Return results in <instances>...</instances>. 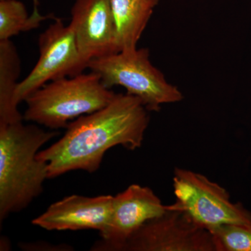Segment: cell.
Here are the masks:
<instances>
[{
	"label": "cell",
	"mask_w": 251,
	"mask_h": 251,
	"mask_svg": "<svg viewBox=\"0 0 251 251\" xmlns=\"http://www.w3.org/2000/svg\"><path fill=\"white\" fill-rule=\"evenodd\" d=\"M150 112L139 99L117 94L105 108L68 125L62 138L37 153L47 162L49 179L68 172L98 171L108 150L121 145L140 148L150 123Z\"/></svg>",
	"instance_id": "obj_1"
},
{
	"label": "cell",
	"mask_w": 251,
	"mask_h": 251,
	"mask_svg": "<svg viewBox=\"0 0 251 251\" xmlns=\"http://www.w3.org/2000/svg\"><path fill=\"white\" fill-rule=\"evenodd\" d=\"M59 135L23 121L0 125V221L27 207L43 192L49 179L47 162L39 149Z\"/></svg>",
	"instance_id": "obj_2"
},
{
	"label": "cell",
	"mask_w": 251,
	"mask_h": 251,
	"mask_svg": "<svg viewBox=\"0 0 251 251\" xmlns=\"http://www.w3.org/2000/svg\"><path fill=\"white\" fill-rule=\"evenodd\" d=\"M116 94L92 72L63 77L46 84L25 99L23 119L50 129L67 128L69 120L105 108Z\"/></svg>",
	"instance_id": "obj_3"
},
{
	"label": "cell",
	"mask_w": 251,
	"mask_h": 251,
	"mask_svg": "<svg viewBox=\"0 0 251 251\" xmlns=\"http://www.w3.org/2000/svg\"><path fill=\"white\" fill-rule=\"evenodd\" d=\"M87 68L98 74L105 87L121 86L150 112L159 111L164 104L178 103L184 98L181 91L151 64L148 49L136 48L93 59Z\"/></svg>",
	"instance_id": "obj_4"
},
{
	"label": "cell",
	"mask_w": 251,
	"mask_h": 251,
	"mask_svg": "<svg viewBox=\"0 0 251 251\" xmlns=\"http://www.w3.org/2000/svg\"><path fill=\"white\" fill-rule=\"evenodd\" d=\"M175 209L196 225L210 231L225 224L251 226V212L234 203L226 188L195 172L176 168L173 175Z\"/></svg>",
	"instance_id": "obj_5"
},
{
	"label": "cell",
	"mask_w": 251,
	"mask_h": 251,
	"mask_svg": "<svg viewBox=\"0 0 251 251\" xmlns=\"http://www.w3.org/2000/svg\"><path fill=\"white\" fill-rule=\"evenodd\" d=\"M39 60L25 78L18 84L15 100L18 105L33 92L51 81L82 74L87 65L81 57L74 31L54 18L39 36Z\"/></svg>",
	"instance_id": "obj_6"
},
{
	"label": "cell",
	"mask_w": 251,
	"mask_h": 251,
	"mask_svg": "<svg viewBox=\"0 0 251 251\" xmlns=\"http://www.w3.org/2000/svg\"><path fill=\"white\" fill-rule=\"evenodd\" d=\"M120 251H216L211 232L200 227L172 204L150 220Z\"/></svg>",
	"instance_id": "obj_7"
},
{
	"label": "cell",
	"mask_w": 251,
	"mask_h": 251,
	"mask_svg": "<svg viewBox=\"0 0 251 251\" xmlns=\"http://www.w3.org/2000/svg\"><path fill=\"white\" fill-rule=\"evenodd\" d=\"M151 188L132 184L113 196L111 215L107 227L100 232L101 239L93 251H120L122 246L150 220L168 209Z\"/></svg>",
	"instance_id": "obj_8"
},
{
	"label": "cell",
	"mask_w": 251,
	"mask_h": 251,
	"mask_svg": "<svg viewBox=\"0 0 251 251\" xmlns=\"http://www.w3.org/2000/svg\"><path fill=\"white\" fill-rule=\"evenodd\" d=\"M69 25L87 65L92 59L120 52L110 0H75Z\"/></svg>",
	"instance_id": "obj_9"
},
{
	"label": "cell",
	"mask_w": 251,
	"mask_h": 251,
	"mask_svg": "<svg viewBox=\"0 0 251 251\" xmlns=\"http://www.w3.org/2000/svg\"><path fill=\"white\" fill-rule=\"evenodd\" d=\"M112 196L90 198L74 196L49 206L32 224L46 230H84L102 232L108 226L111 215Z\"/></svg>",
	"instance_id": "obj_10"
},
{
	"label": "cell",
	"mask_w": 251,
	"mask_h": 251,
	"mask_svg": "<svg viewBox=\"0 0 251 251\" xmlns=\"http://www.w3.org/2000/svg\"><path fill=\"white\" fill-rule=\"evenodd\" d=\"M21 66V59L14 44L10 39L0 41V125L24 120L15 100Z\"/></svg>",
	"instance_id": "obj_11"
},
{
	"label": "cell",
	"mask_w": 251,
	"mask_h": 251,
	"mask_svg": "<svg viewBox=\"0 0 251 251\" xmlns=\"http://www.w3.org/2000/svg\"><path fill=\"white\" fill-rule=\"evenodd\" d=\"M120 51L136 49L153 9L140 0H110Z\"/></svg>",
	"instance_id": "obj_12"
},
{
	"label": "cell",
	"mask_w": 251,
	"mask_h": 251,
	"mask_svg": "<svg viewBox=\"0 0 251 251\" xmlns=\"http://www.w3.org/2000/svg\"><path fill=\"white\" fill-rule=\"evenodd\" d=\"M52 18V14L42 16L38 8H34L29 16L25 5L18 0H0V41L36 29L42 21Z\"/></svg>",
	"instance_id": "obj_13"
},
{
	"label": "cell",
	"mask_w": 251,
	"mask_h": 251,
	"mask_svg": "<svg viewBox=\"0 0 251 251\" xmlns=\"http://www.w3.org/2000/svg\"><path fill=\"white\" fill-rule=\"evenodd\" d=\"M209 232L216 251H251V226L225 224Z\"/></svg>",
	"instance_id": "obj_14"
},
{
	"label": "cell",
	"mask_w": 251,
	"mask_h": 251,
	"mask_svg": "<svg viewBox=\"0 0 251 251\" xmlns=\"http://www.w3.org/2000/svg\"><path fill=\"white\" fill-rule=\"evenodd\" d=\"M140 1L143 2L144 4L148 5L150 7L154 9L161 0H140Z\"/></svg>",
	"instance_id": "obj_15"
},
{
	"label": "cell",
	"mask_w": 251,
	"mask_h": 251,
	"mask_svg": "<svg viewBox=\"0 0 251 251\" xmlns=\"http://www.w3.org/2000/svg\"><path fill=\"white\" fill-rule=\"evenodd\" d=\"M33 3H34V8H38V6L39 4V0H32Z\"/></svg>",
	"instance_id": "obj_16"
}]
</instances>
